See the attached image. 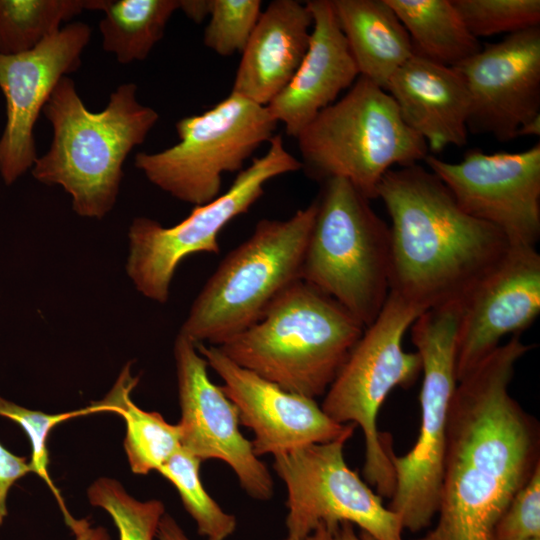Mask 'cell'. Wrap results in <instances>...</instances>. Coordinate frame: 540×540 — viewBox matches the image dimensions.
I'll list each match as a JSON object with an SVG mask.
<instances>
[{
  "mask_svg": "<svg viewBox=\"0 0 540 540\" xmlns=\"http://www.w3.org/2000/svg\"><path fill=\"white\" fill-rule=\"evenodd\" d=\"M179 0H85L86 10L102 11V47L117 61H143L164 35Z\"/></svg>",
  "mask_w": 540,
  "mask_h": 540,
  "instance_id": "cb8c5ba5",
  "label": "cell"
},
{
  "mask_svg": "<svg viewBox=\"0 0 540 540\" xmlns=\"http://www.w3.org/2000/svg\"><path fill=\"white\" fill-rule=\"evenodd\" d=\"M32 472L29 461L8 451L0 443V526L7 516V497L16 481Z\"/></svg>",
  "mask_w": 540,
  "mask_h": 540,
  "instance_id": "d6a6232c",
  "label": "cell"
},
{
  "mask_svg": "<svg viewBox=\"0 0 540 540\" xmlns=\"http://www.w3.org/2000/svg\"><path fill=\"white\" fill-rule=\"evenodd\" d=\"M527 540H540V538H533V539H527Z\"/></svg>",
  "mask_w": 540,
  "mask_h": 540,
  "instance_id": "ab89813d",
  "label": "cell"
},
{
  "mask_svg": "<svg viewBox=\"0 0 540 540\" xmlns=\"http://www.w3.org/2000/svg\"><path fill=\"white\" fill-rule=\"evenodd\" d=\"M305 3L313 18L308 49L290 82L266 106L295 138L359 77L331 0Z\"/></svg>",
  "mask_w": 540,
  "mask_h": 540,
  "instance_id": "d6986e66",
  "label": "cell"
},
{
  "mask_svg": "<svg viewBox=\"0 0 540 540\" xmlns=\"http://www.w3.org/2000/svg\"><path fill=\"white\" fill-rule=\"evenodd\" d=\"M93 407L87 406L79 410L48 414L37 410L27 409L0 397V416L18 424L28 436L31 443V458L29 460L32 472L37 474L54 495L65 523L73 518L68 511L60 491L53 483L48 473L47 439L55 426L67 420L95 414Z\"/></svg>",
  "mask_w": 540,
  "mask_h": 540,
  "instance_id": "f546056e",
  "label": "cell"
},
{
  "mask_svg": "<svg viewBox=\"0 0 540 540\" xmlns=\"http://www.w3.org/2000/svg\"><path fill=\"white\" fill-rule=\"evenodd\" d=\"M347 441L310 444L274 457L273 468L287 490V536L304 540L319 523L348 521L376 540H404L399 516L347 465Z\"/></svg>",
  "mask_w": 540,
  "mask_h": 540,
  "instance_id": "7c38bea8",
  "label": "cell"
},
{
  "mask_svg": "<svg viewBox=\"0 0 540 540\" xmlns=\"http://www.w3.org/2000/svg\"><path fill=\"white\" fill-rule=\"evenodd\" d=\"M181 418V446L201 461L218 459L235 473L252 498H272L274 482L267 466L239 429L235 405L209 378L208 364L196 344L179 332L174 342Z\"/></svg>",
  "mask_w": 540,
  "mask_h": 540,
  "instance_id": "5bb4252c",
  "label": "cell"
},
{
  "mask_svg": "<svg viewBox=\"0 0 540 540\" xmlns=\"http://www.w3.org/2000/svg\"><path fill=\"white\" fill-rule=\"evenodd\" d=\"M452 3L477 39L540 27L539 0H452Z\"/></svg>",
  "mask_w": 540,
  "mask_h": 540,
  "instance_id": "f1b7e54d",
  "label": "cell"
},
{
  "mask_svg": "<svg viewBox=\"0 0 540 540\" xmlns=\"http://www.w3.org/2000/svg\"><path fill=\"white\" fill-rule=\"evenodd\" d=\"M260 0H211L204 45L221 56L242 53L261 14Z\"/></svg>",
  "mask_w": 540,
  "mask_h": 540,
  "instance_id": "4dcf8cb0",
  "label": "cell"
},
{
  "mask_svg": "<svg viewBox=\"0 0 540 540\" xmlns=\"http://www.w3.org/2000/svg\"><path fill=\"white\" fill-rule=\"evenodd\" d=\"M224 384L221 389L235 405L240 424L254 434L257 457H274L304 446L350 439L356 425L332 421L315 399L288 392L228 358L219 347L196 344Z\"/></svg>",
  "mask_w": 540,
  "mask_h": 540,
  "instance_id": "e0dca14e",
  "label": "cell"
},
{
  "mask_svg": "<svg viewBox=\"0 0 540 540\" xmlns=\"http://www.w3.org/2000/svg\"><path fill=\"white\" fill-rule=\"evenodd\" d=\"M469 215L497 228L510 245L540 238V143L521 152L468 150L457 163L424 159Z\"/></svg>",
  "mask_w": 540,
  "mask_h": 540,
  "instance_id": "4fadbf2b",
  "label": "cell"
},
{
  "mask_svg": "<svg viewBox=\"0 0 540 540\" xmlns=\"http://www.w3.org/2000/svg\"><path fill=\"white\" fill-rule=\"evenodd\" d=\"M454 68L468 90V132L505 143L540 116V27L482 45Z\"/></svg>",
  "mask_w": 540,
  "mask_h": 540,
  "instance_id": "9a60e30c",
  "label": "cell"
},
{
  "mask_svg": "<svg viewBox=\"0 0 540 540\" xmlns=\"http://www.w3.org/2000/svg\"><path fill=\"white\" fill-rule=\"evenodd\" d=\"M364 329L334 299L298 280L219 348L280 388L315 399L326 393Z\"/></svg>",
  "mask_w": 540,
  "mask_h": 540,
  "instance_id": "277c9868",
  "label": "cell"
},
{
  "mask_svg": "<svg viewBox=\"0 0 540 540\" xmlns=\"http://www.w3.org/2000/svg\"><path fill=\"white\" fill-rule=\"evenodd\" d=\"M296 139L309 177L345 179L369 200L377 198L394 165L418 164L428 155L426 142L405 124L390 94L361 76Z\"/></svg>",
  "mask_w": 540,
  "mask_h": 540,
  "instance_id": "8992f818",
  "label": "cell"
},
{
  "mask_svg": "<svg viewBox=\"0 0 540 540\" xmlns=\"http://www.w3.org/2000/svg\"><path fill=\"white\" fill-rule=\"evenodd\" d=\"M533 347L512 335L458 381L438 520L416 540H494L501 516L540 465L539 424L509 392L516 364Z\"/></svg>",
  "mask_w": 540,
  "mask_h": 540,
  "instance_id": "6da1fadb",
  "label": "cell"
},
{
  "mask_svg": "<svg viewBox=\"0 0 540 540\" xmlns=\"http://www.w3.org/2000/svg\"><path fill=\"white\" fill-rule=\"evenodd\" d=\"M540 135V116L532 119L527 124L522 126L518 131L517 138L523 136H539Z\"/></svg>",
  "mask_w": 540,
  "mask_h": 540,
  "instance_id": "74e56055",
  "label": "cell"
},
{
  "mask_svg": "<svg viewBox=\"0 0 540 540\" xmlns=\"http://www.w3.org/2000/svg\"><path fill=\"white\" fill-rule=\"evenodd\" d=\"M92 506L102 508L112 518L119 540H154L165 512L159 500L139 501L117 481L99 478L88 489Z\"/></svg>",
  "mask_w": 540,
  "mask_h": 540,
  "instance_id": "83f0119b",
  "label": "cell"
},
{
  "mask_svg": "<svg viewBox=\"0 0 540 540\" xmlns=\"http://www.w3.org/2000/svg\"><path fill=\"white\" fill-rule=\"evenodd\" d=\"M75 536V540H111L103 526H93L88 519H75L66 523Z\"/></svg>",
  "mask_w": 540,
  "mask_h": 540,
  "instance_id": "e575fe53",
  "label": "cell"
},
{
  "mask_svg": "<svg viewBox=\"0 0 540 540\" xmlns=\"http://www.w3.org/2000/svg\"><path fill=\"white\" fill-rule=\"evenodd\" d=\"M157 540H190L173 517L165 513L160 521Z\"/></svg>",
  "mask_w": 540,
  "mask_h": 540,
  "instance_id": "8d00e7d4",
  "label": "cell"
},
{
  "mask_svg": "<svg viewBox=\"0 0 540 540\" xmlns=\"http://www.w3.org/2000/svg\"><path fill=\"white\" fill-rule=\"evenodd\" d=\"M412 41L415 53L455 67L482 48L452 0H386Z\"/></svg>",
  "mask_w": 540,
  "mask_h": 540,
  "instance_id": "d4e9b609",
  "label": "cell"
},
{
  "mask_svg": "<svg viewBox=\"0 0 540 540\" xmlns=\"http://www.w3.org/2000/svg\"><path fill=\"white\" fill-rule=\"evenodd\" d=\"M284 540H296V539H293V538L287 536Z\"/></svg>",
  "mask_w": 540,
  "mask_h": 540,
  "instance_id": "f35d334b",
  "label": "cell"
},
{
  "mask_svg": "<svg viewBox=\"0 0 540 540\" xmlns=\"http://www.w3.org/2000/svg\"><path fill=\"white\" fill-rule=\"evenodd\" d=\"M425 310L393 291L366 327L324 394L323 412L339 424L359 426L365 440L363 475L376 493L391 498L395 473L389 458L391 437L377 427L379 410L396 387H410L422 371L420 355L403 348V338Z\"/></svg>",
  "mask_w": 540,
  "mask_h": 540,
  "instance_id": "ba28073f",
  "label": "cell"
},
{
  "mask_svg": "<svg viewBox=\"0 0 540 540\" xmlns=\"http://www.w3.org/2000/svg\"><path fill=\"white\" fill-rule=\"evenodd\" d=\"M377 198L391 221L390 291L423 310L460 301L511 247L419 164L389 170Z\"/></svg>",
  "mask_w": 540,
  "mask_h": 540,
  "instance_id": "7a4b0ae2",
  "label": "cell"
},
{
  "mask_svg": "<svg viewBox=\"0 0 540 540\" xmlns=\"http://www.w3.org/2000/svg\"><path fill=\"white\" fill-rule=\"evenodd\" d=\"M456 375L462 379L507 335L521 334L540 313V255L511 245L460 299Z\"/></svg>",
  "mask_w": 540,
  "mask_h": 540,
  "instance_id": "ac0fdd59",
  "label": "cell"
},
{
  "mask_svg": "<svg viewBox=\"0 0 540 540\" xmlns=\"http://www.w3.org/2000/svg\"><path fill=\"white\" fill-rule=\"evenodd\" d=\"M266 106L239 95L176 123L179 142L156 153L139 152L135 166L172 197L200 206L220 195L222 175L240 172L245 161L275 135Z\"/></svg>",
  "mask_w": 540,
  "mask_h": 540,
  "instance_id": "30bf717a",
  "label": "cell"
},
{
  "mask_svg": "<svg viewBox=\"0 0 540 540\" xmlns=\"http://www.w3.org/2000/svg\"><path fill=\"white\" fill-rule=\"evenodd\" d=\"M316 211L315 200L287 219H261L206 281L180 332L195 344L219 347L255 324L282 291L301 280Z\"/></svg>",
  "mask_w": 540,
  "mask_h": 540,
  "instance_id": "5b68a950",
  "label": "cell"
},
{
  "mask_svg": "<svg viewBox=\"0 0 540 540\" xmlns=\"http://www.w3.org/2000/svg\"><path fill=\"white\" fill-rule=\"evenodd\" d=\"M540 538V465L498 521L494 540Z\"/></svg>",
  "mask_w": 540,
  "mask_h": 540,
  "instance_id": "1f68e13d",
  "label": "cell"
},
{
  "mask_svg": "<svg viewBox=\"0 0 540 540\" xmlns=\"http://www.w3.org/2000/svg\"><path fill=\"white\" fill-rule=\"evenodd\" d=\"M354 526L348 521L319 523L304 540H376L364 531L357 534Z\"/></svg>",
  "mask_w": 540,
  "mask_h": 540,
  "instance_id": "836d02e7",
  "label": "cell"
},
{
  "mask_svg": "<svg viewBox=\"0 0 540 540\" xmlns=\"http://www.w3.org/2000/svg\"><path fill=\"white\" fill-rule=\"evenodd\" d=\"M42 113L53 136L32 175L62 186L78 215L102 218L116 202L125 159L144 142L159 114L137 100L135 83L119 85L102 111L91 112L68 76L57 83Z\"/></svg>",
  "mask_w": 540,
  "mask_h": 540,
  "instance_id": "3957f363",
  "label": "cell"
},
{
  "mask_svg": "<svg viewBox=\"0 0 540 540\" xmlns=\"http://www.w3.org/2000/svg\"><path fill=\"white\" fill-rule=\"evenodd\" d=\"M322 183L301 280L334 299L366 328L390 293L389 225L347 180Z\"/></svg>",
  "mask_w": 540,
  "mask_h": 540,
  "instance_id": "52a82bcc",
  "label": "cell"
},
{
  "mask_svg": "<svg viewBox=\"0 0 540 540\" xmlns=\"http://www.w3.org/2000/svg\"><path fill=\"white\" fill-rule=\"evenodd\" d=\"M459 317V301L451 302L425 310L410 327L422 362L421 424L406 454L389 450L395 490L387 507L399 516L403 529L411 532L427 528L438 511L450 406L458 383Z\"/></svg>",
  "mask_w": 540,
  "mask_h": 540,
  "instance_id": "9c48e42d",
  "label": "cell"
},
{
  "mask_svg": "<svg viewBox=\"0 0 540 540\" xmlns=\"http://www.w3.org/2000/svg\"><path fill=\"white\" fill-rule=\"evenodd\" d=\"M179 9L192 21L203 22L210 13L211 0H179Z\"/></svg>",
  "mask_w": 540,
  "mask_h": 540,
  "instance_id": "d590c367",
  "label": "cell"
},
{
  "mask_svg": "<svg viewBox=\"0 0 540 540\" xmlns=\"http://www.w3.org/2000/svg\"><path fill=\"white\" fill-rule=\"evenodd\" d=\"M201 462L181 447L157 472L177 489L200 536L207 540H227L234 533L237 520L234 515L225 512L205 490L200 478Z\"/></svg>",
  "mask_w": 540,
  "mask_h": 540,
  "instance_id": "4316f807",
  "label": "cell"
},
{
  "mask_svg": "<svg viewBox=\"0 0 540 540\" xmlns=\"http://www.w3.org/2000/svg\"><path fill=\"white\" fill-rule=\"evenodd\" d=\"M385 90L428 150L439 153L467 143L469 95L454 67L415 53L392 75Z\"/></svg>",
  "mask_w": 540,
  "mask_h": 540,
  "instance_id": "ffe728a7",
  "label": "cell"
},
{
  "mask_svg": "<svg viewBox=\"0 0 540 540\" xmlns=\"http://www.w3.org/2000/svg\"><path fill=\"white\" fill-rule=\"evenodd\" d=\"M359 76L386 88L414 54L405 27L386 0H331Z\"/></svg>",
  "mask_w": 540,
  "mask_h": 540,
  "instance_id": "7402d4cb",
  "label": "cell"
},
{
  "mask_svg": "<svg viewBox=\"0 0 540 540\" xmlns=\"http://www.w3.org/2000/svg\"><path fill=\"white\" fill-rule=\"evenodd\" d=\"M137 380L126 366L107 396L91 405L96 413L113 412L124 419V449L131 471L147 475L158 471L182 447L181 431L178 424L168 423L160 413L142 410L131 401L130 392Z\"/></svg>",
  "mask_w": 540,
  "mask_h": 540,
  "instance_id": "603a6c76",
  "label": "cell"
},
{
  "mask_svg": "<svg viewBox=\"0 0 540 540\" xmlns=\"http://www.w3.org/2000/svg\"><path fill=\"white\" fill-rule=\"evenodd\" d=\"M300 169V160L286 150L282 136L274 135L265 154L241 170L223 194L194 206L178 224L163 227L150 218H135L128 234L126 270L136 289L153 301L165 303L176 268L183 259L196 253L218 254L220 231L249 211L271 179Z\"/></svg>",
  "mask_w": 540,
  "mask_h": 540,
  "instance_id": "8fae6325",
  "label": "cell"
},
{
  "mask_svg": "<svg viewBox=\"0 0 540 540\" xmlns=\"http://www.w3.org/2000/svg\"><path fill=\"white\" fill-rule=\"evenodd\" d=\"M91 37L90 27L74 22L33 49L0 54V89L6 102V122L0 137V175L12 184L37 156L34 126L53 89L76 71Z\"/></svg>",
  "mask_w": 540,
  "mask_h": 540,
  "instance_id": "2e32d148",
  "label": "cell"
},
{
  "mask_svg": "<svg viewBox=\"0 0 540 540\" xmlns=\"http://www.w3.org/2000/svg\"><path fill=\"white\" fill-rule=\"evenodd\" d=\"M85 9V0H0V54L29 51Z\"/></svg>",
  "mask_w": 540,
  "mask_h": 540,
  "instance_id": "484cf974",
  "label": "cell"
},
{
  "mask_svg": "<svg viewBox=\"0 0 540 540\" xmlns=\"http://www.w3.org/2000/svg\"><path fill=\"white\" fill-rule=\"evenodd\" d=\"M312 25L305 2H270L241 53L231 93L267 106L297 71L308 49Z\"/></svg>",
  "mask_w": 540,
  "mask_h": 540,
  "instance_id": "44dd1931",
  "label": "cell"
}]
</instances>
